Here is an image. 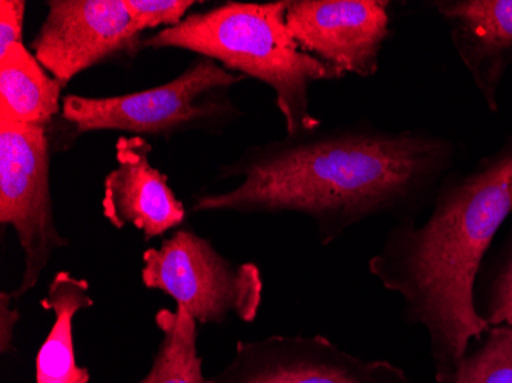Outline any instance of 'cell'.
I'll use <instances>...</instances> for the list:
<instances>
[{"label":"cell","mask_w":512,"mask_h":383,"mask_svg":"<svg viewBox=\"0 0 512 383\" xmlns=\"http://www.w3.org/2000/svg\"><path fill=\"white\" fill-rule=\"evenodd\" d=\"M450 383H512V325H493L474 341Z\"/></svg>","instance_id":"cell-16"},{"label":"cell","mask_w":512,"mask_h":383,"mask_svg":"<svg viewBox=\"0 0 512 383\" xmlns=\"http://www.w3.org/2000/svg\"><path fill=\"white\" fill-rule=\"evenodd\" d=\"M151 152L146 138L123 135L115 145L117 166L103 184V217L115 229L135 227L145 241L165 236L188 215L168 177L152 166Z\"/></svg>","instance_id":"cell-10"},{"label":"cell","mask_w":512,"mask_h":383,"mask_svg":"<svg viewBox=\"0 0 512 383\" xmlns=\"http://www.w3.org/2000/svg\"><path fill=\"white\" fill-rule=\"evenodd\" d=\"M63 86L23 43L0 56V120L50 129L62 112Z\"/></svg>","instance_id":"cell-13"},{"label":"cell","mask_w":512,"mask_h":383,"mask_svg":"<svg viewBox=\"0 0 512 383\" xmlns=\"http://www.w3.org/2000/svg\"><path fill=\"white\" fill-rule=\"evenodd\" d=\"M456 141L424 129L388 131L368 120L250 146L218 169L240 184L195 195L192 213H296L322 246L370 218L417 220L456 171Z\"/></svg>","instance_id":"cell-1"},{"label":"cell","mask_w":512,"mask_h":383,"mask_svg":"<svg viewBox=\"0 0 512 383\" xmlns=\"http://www.w3.org/2000/svg\"><path fill=\"white\" fill-rule=\"evenodd\" d=\"M142 282L171 296L201 325H224L229 318L252 324L263 302L258 266L227 259L191 229H178L143 253Z\"/></svg>","instance_id":"cell-5"},{"label":"cell","mask_w":512,"mask_h":383,"mask_svg":"<svg viewBox=\"0 0 512 383\" xmlns=\"http://www.w3.org/2000/svg\"><path fill=\"white\" fill-rule=\"evenodd\" d=\"M376 383H414L398 365L388 361H379Z\"/></svg>","instance_id":"cell-20"},{"label":"cell","mask_w":512,"mask_h":383,"mask_svg":"<svg viewBox=\"0 0 512 383\" xmlns=\"http://www.w3.org/2000/svg\"><path fill=\"white\" fill-rule=\"evenodd\" d=\"M43 310L53 311L54 324L36 356L34 383H89L91 371L77 364L74 319L94 307L89 282L69 272H59L51 281Z\"/></svg>","instance_id":"cell-12"},{"label":"cell","mask_w":512,"mask_h":383,"mask_svg":"<svg viewBox=\"0 0 512 383\" xmlns=\"http://www.w3.org/2000/svg\"><path fill=\"white\" fill-rule=\"evenodd\" d=\"M450 30L457 56L486 108L500 109V88L512 66V0L427 2Z\"/></svg>","instance_id":"cell-11"},{"label":"cell","mask_w":512,"mask_h":383,"mask_svg":"<svg viewBox=\"0 0 512 383\" xmlns=\"http://www.w3.org/2000/svg\"><path fill=\"white\" fill-rule=\"evenodd\" d=\"M512 215V135L470 171H453L437 189L427 220L391 227L368 270L404 302L408 324L430 339L436 383H450L486 324L474 290L486 256Z\"/></svg>","instance_id":"cell-2"},{"label":"cell","mask_w":512,"mask_h":383,"mask_svg":"<svg viewBox=\"0 0 512 383\" xmlns=\"http://www.w3.org/2000/svg\"><path fill=\"white\" fill-rule=\"evenodd\" d=\"M31 53L65 88L89 68L143 50L125 0H50Z\"/></svg>","instance_id":"cell-7"},{"label":"cell","mask_w":512,"mask_h":383,"mask_svg":"<svg viewBox=\"0 0 512 383\" xmlns=\"http://www.w3.org/2000/svg\"><path fill=\"white\" fill-rule=\"evenodd\" d=\"M50 155L48 129L0 120V226L13 227L23 255L14 301L36 289L54 253L69 244L54 218Z\"/></svg>","instance_id":"cell-6"},{"label":"cell","mask_w":512,"mask_h":383,"mask_svg":"<svg viewBox=\"0 0 512 383\" xmlns=\"http://www.w3.org/2000/svg\"><path fill=\"white\" fill-rule=\"evenodd\" d=\"M27 2L23 0H2L0 2V56L11 46L23 43V22Z\"/></svg>","instance_id":"cell-18"},{"label":"cell","mask_w":512,"mask_h":383,"mask_svg":"<svg viewBox=\"0 0 512 383\" xmlns=\"http://www.w3.org/2000/svg\"><path fill=\"white\" fill-rule=\"evenodd\" d=\"M126 8L138 30L149 31L155 28L177 27L186 19L188 11L194 7L192 0H125Z\"/></svg>","instance_id":"cell-17"},{"label":"cell","mask_w":512,"mask_h":383,"mask_svg":"<svg viewBox=\"0 0 512 383\" xmlns=\"http://www.w3.org/2000/svg\"><path fill=\"white\" fill-rule=\"evenodd\" d=\"M161 341L151 370L138 383H206L203 359L198 354V324L188 311L161 308L155 315Z\"/></svg>","instance_id":"cell-14"},{"label":"cell","mask_w":512,"mask_h":383,"mask_svg":"<svg viewBox=\"0 0 512 383\" xmlns=\"http://www.w3.org/2000/svg\"><path fill=\"white\" fill-rule=\"evenodd\" d=\"M246 77L200 57L165 85L112 97L66 95L60 112L66 140L88 132L119 131L172 140L188 132H218L243 117L230 97Z\"/></svg>","instance_id":"cell-4"},{"label":"cell","mask_w":512,"mask_h":383,"mask_svg":"<svg viewBox=\"0 0 512 383\" xmlns=\"http://www.w3.org/2000/svg\"><path fill=\"white\" fill-rule=\"evenodd\" d=\"M379 361H365L315 336L240 341L232 361L206 383H376Z\"/></svg>","instance_id":"cell-9"},{"label":"cell","mask_w":512,"mask_h":383,"mask_svg":"<svg viewBox=\"0 0 512 383\" xmlns=\"http://www.w3.org/2000/svg\"><path fill=\"white\" fill-rule=\"evenodd\" d=\"M387 0H289L286 22L306 53L342 76L370 79L391 36Z\"/></svg>","instance_id":"cell-8"},{"label":"cell","mask_w":512,"mask_h":383,"mask_svg":"<svg viewBox=\"0 0 512 383\" xmlns=\"http://www.w3.org/2000/svg\"><path fill=\"white\" fill-rule=\"evenodd\" d=\"M287 4L289 0L226 2L145 37L143 48L191 51L230 73L264 83L275 92L286 135L309 134L321 128L310 111V88L345 76L302 50L287 27Z\"/></svg>","instance_id":"cell-3"},{"label":"cell","mask_w":512,"mask_h":383,"mask_svg":"<svg viewBox=\"0 0 512 383\" xmlns=\"http://www.w3.org/2000/svg\"><path fill=\"white\" fill-rule=\"evenodd\" d=\"M10 292L0 293V353L7 356V354H14L16 347H14V330L19 324L20 311L17 308L11 307Z\"/></svg>","instance_id":"cell-19"},{"label":"cell","mask_w":512,"mask_h":383,"mask_svg":"<svg viewBox=\"0 0 512 383\" xmlns=\"http://www.w3.org/2000/svg\"><path fill=\"white\" fill-rule=\"evenodd\" d=\"M508 230L497 246H493L474 290V305L486 324L512 325V215Z\"/></svg>","instance_id":"cell-15"}]
</instances>
